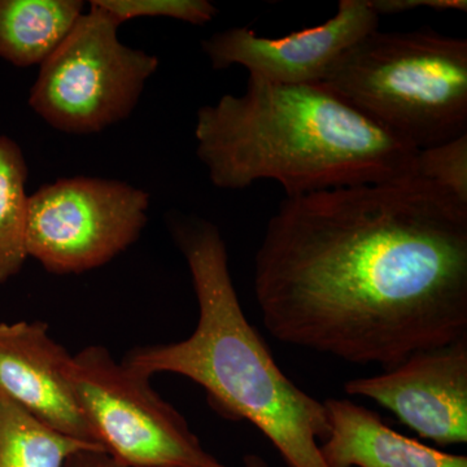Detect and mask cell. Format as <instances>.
<instances>
[{"label": "cell", "instance_id": "obj_1", "mask_svg": "<svg viewBox=\"0 0 467 467\" xmlns=\"http://www.w3.org/2000/svg\"><path fill=\"white\" fill-rule=\"evenodd\" d=\"M254 288L278 342L391 368L467 337V204L417 175L285 198Z\"/></svg>", "mask_w": 467, "mask_h": 467}, {"label": "cell", "instance_id": "obj_15", "mask_svg": "<svg viewBox=\"0 0 467 467\" xmlns=\"http://www.w3.org/2000/svg\"><path fill=\"white\" fill-rule=\"evenodd\" d=\"M416 175L467 204V134L418 150Z\"/></svg>", "mask_w": 467, "mask_h": 467}, {"label": "cell", "instance_id": "obj_16", "mask_svg": "<svg viewBox=\"0 0 467 467\" xmlns=\"http://www.w3.org/2000/svg\"><path fill=\"white\" fill-rule=\"evenodd\" d=\"M119 23L137 17H168L192 26H204L217 16L218 9L207 0H92Z\"/></svg>", "mask_w": 467, "mask_h": 467}, {"label": "cell", "instance_id": "obj_12", "mask_svg": "<svg viewBox=\"0 0 467 467\" xmlns=\"http://www.w3.org/2000/svg\"><path fill=\"white\" fill-rule=\"evenodd\" d=\"M82 15L81 0H0V57L18 67L42 66Z\"/></svg>", "mask_w": 467, "mask_h": 467}, {"label": "cell", "instance_id": "obj_10", "mask_svg": "<svg viewBox=\"0 0 467 467\" xmlns=\"http://www.w3.org/2000/svg\"><path fill=\"white\" fill-rule=\"evenodd\" d=\"M70 358L46 322H0V393L55 431L103 448L67 379Z\"/></svg>", "mask_w": 467, "mask_h": 467}, {"label": "cell", "instance_id": "obj_14", "mask_svg": "<svg viewBox=\"0 0 467 467\" xmlns=\"http://www.w3.org/2000/svg\"><path fill=\"white\" fill-rule=\"evenodd\" d=\"M27 165L14 140L0 135V285L21 272L26 251Z\"/></svg>", "mask_w": 467, "mask_h": 467}, {"label": "cell", "instance_id": "obj_18", "mask_svg": "<svg viewBox=\"0 0 467 467\" xmlns=\"http://www.w3.org/2000/svg\"><path fill=\"white\" fill-rule=\"evenodd\" d=\"M66 467H125L113 460L107 451L84 450L67 459Z\"/></svg>", "mask_w": 467, "mask_h": 467}, {"label": "cell", "instance_id": "obj_11", "mask_svg": "<svg viewBox=\"0 0 467 467\" xmlns=\"http://www.w3.org/2000/svg\"><path fill=\"white\" fill-rule=\"evenodd\" d=\"M328 432L319 442L327 467H467V457L408 438L364 405L343 399L324 401Z\"/></svg>", "mask_w": 467, "mask_h": 467}, {"label": "cell", "instance_id": "obj_7", "mask_svg": "<svg viewBox=\"0 0 467 467\" xmlns=\"http://www.w3.org/2000/svg\"><path fill=\"white\" fill-rule=\"evenodd\" d=\"M150 193L121 181L63 178L29 195L27 256L51 275H82L128 250L147 223Z\"/></svg>", "mask_w": 467, "mask_h": 467}, {"label": "cell", "instance_id": "obj_19", "mask_svg": "<svg viewBox=\"0 0 467 467\" xmlns=\"http://www.w3.org/2000/svg\"><path fill=\"white\" fill-rule=\"evenodd\" d=\"M242 467H270L269 463L266 462L263 457L259 456V454L250 453L245 454L243 457V466Z\"/></svg>", "mask_w": 467, "mask_h": 467}, {"label": "cell", "instance_id": "obj_13", "mask_svg": "<svg viewBox=\"0 0 467 467\" xmlns=\"http://www.w3.org/2000/svg\"><path fill=\"white\" fill-rule=\"evenodd\" d=\"M84 450L104 451L55 431L0 393V467H66Z\"/></svg>", "mask_w": 467, "mask_h": 467}, {"label": "cell", "instance_id": "obj_2", "mask_svg": "<svg viewBox=\"0 0 467 467\" xmlns=\"http://www.w3.org/2000/svg\"><path fill=\"white\" fill-rule=\"evenodd\" d=\"M195 138L196 153L218 189L272 180L294 198L416 175L418 150L322 84L250 76L241 97L223 95L199 109Z\"/></svg>", "mask_w": 467, "mask_h": 467}, {"label": "cell", "instance_id": "obj_17", "mask_svg": "<svg viewBox=\"0 0 467 467\" xmlns=\"http://www.w3.org/2000/svg\"><path fill=\"white\" fill-rule=\"evenodd\" d=\"M378 16H389L418 8L435 11H467L466 0H368Z\"/></svg>", "mask_w": 467, "mask_h": 467}, {"label": "cell", "instance_id": "obj_4", "mask_svg": "<svg viewBox=\"0 0 467 467\" xmlns=\"http://www.w3.org/2000/svg\"><path fill=\"white\" fill-rule=\"evenodd\" d=\"M322 85L418 150L467 134V39L376 32L344 52Z\"/></svg>", "mask_w": 467, "mask_h": 467}, {"label": "cell", "instance_id": "obj_3", "mask_svg": "<svg viewBox=\"0 0 467 467\" xmlns=\"http://www.w3.org/2000/svg\"><path fill=\"white\" fill-rule=\"evenodd\" d=\"M171 232L192 275L198 324L186 339L137 347L121 361L144 377L171 373L199 384L214 411L256 427L288 467H327L319 451L328 432L324 401L285 376L245 317L220 230L173 216Z\"/></svg>", "mask_w": 467, "mask_h": 467}, {"label": "cell", "instance_id": "obj_8", "mask_svg": "<svg viewBox=\"0 0 467 467\" xmlns=\"http://www.w3.org/2000/svg\"><path fill=\"white\" fill-rule=\"evenodd\" d=\"M344 391L376 401L436 445L466 444L467 337L413 353L377 376L347 380Z\"/></svg>", "mask_w": 467, "mask_h": 467}, {"label": "cell", "instance_id": "obj_5", "mask_svg": "<svg viewBox=\"0 0 467 467\" xmlns=\"http://www.w3.org/2000/svg\"><path fill=\"white\" fill-rule=\"evenodd\" d=\"M119 23L91 3L57 50L41 66L29 104L67 134L99 133L128 119L159 58L119 41Z\"/></svg>", "mask_w": 467, "mask_h": 467}, {"label": "cell", "instance_id": "obj_6", "mask_svg": "<svg viewBox=\"0 0 467 467\" xmlns=\"http://www.w3.org/2000/svg\"><path fill=\"white\" fill-rule=\"evenodd\" d=\"M67 376L104 451L125 467H227L202 447L186 418L106 347L70 358Z\"/></svg>", "mask_w": 467, "mask_h": 467}, {"label": "cell", "instance_id": "obj_9", "mask_svg": "<svg viewBox=\"0 0 467 467\" xmlns=\"http://www.w3.org/2000/svg\"><path fill=\"white\" fill-rule=\"evenodd\" d=\"M379 18L368 0H340L337 14L321 26L275 38L230 27L205 39L202 50L213 69L242 66L275 84H321L344 52L379 29Z\"/></svg>", "mask_w": 467, "mask_h": 467}]
</instances>
